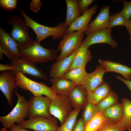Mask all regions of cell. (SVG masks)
I'll use <instances>...</instances> for the list:
<instances>
[{"label": "cell", "instance_id": "cell-1", "mask_svg": "<svg viewBox=\"0 0 131 131\" xmlns=\"http://www.w3.org/2000/svg\"><path fill=\"white\" fill-rule=\"evenodd\" d=\"M18 49L21 57L34 64L53 60L57 57L58 52L57 49L43 47L36 40L33 43L26 46H21L18 43Z\"/></svg>", "mask_w": 131, "mask_h": 131}, {"label": "cell", "instance_id": "cell-2", "mask_svg": "<svg viewBox=\"0 0 131 131\" xmlns=\"http://www.w3.org/2000/svg\"><path fill=\"white\" fill-rule=\"evenodd\" d=\"M19 12L24 18L26 25L34 31L36 36V39L39 43L47 37L51 36L55 40L63 37L67 28L63 23H61L55 27L45 26L35 21L28 16L22 8H18Z\"/></svg>", "mask_w": 131, "mask_h": 131}, {"label": "cell", "instance_id": "cell-3", "mask_svg": "<svg viewBox=\"0 0 131 131\" xmlns=\"http://www.w3.org/2000/svg\"><path fill=\"white\" fill-rule=\"evenodd\" d=\"M16 84L19 88L30 91L35 97L44 95L51 100L57 96L51 87L43 82L33 80L27 77L21 72L15 75Z\"/></svg>", "mask_w": 131, "mask_h": 131}, {"label": "cell", "instance_id": "cell-4", "mask_svg": "<svg viewBox=\"0 0 131 131\" xmlns=\"http://www.w3.org/2000/svg\"><path fill=\"white\" fill-rule=\"evenodd\" d=\"M15 92L17 98L16 106L8 115L0 116L1 123L4 127L7 129H9L15 123L17 124L21 123L27 117L29 101L16 91L15 90Z\"/></svg>", "mask_w": 131, "mask_h": 131}, {"label": "cell", "instance_id": "cell-5", "mask_svg": "<svg viewBox=\"0 0 131 131\" xmlns=\"http://www.w3.org/2000/svg\"><path fill=\"white\" fill-rule=\"evenodd\" d=\"M6 23L11 25L12 29L10 35L21 46L25 47L33 43L35 40L32 39L29 33V27L26 25L25 20L16 15L9 17Z\"/></svg>", "mask_w": 131, "mask_h": 131}, {"label": "cell", "instance_id": "cell-6", "mask_svg": "<svg viewBox=\"0 0 131 131\" xmlns=\"http://www.w3.org/2000/svg\"><path fill=\"white\" fill-rule=\"evenodd\" d=\"M84 37V33L79 31L65 34L58 46L57 49L61 53L56 58V61L69 56L77 49L81 46Z\"/></svg>", "mask_w": 131, "mask_h": 131}, {"label": "cell", "instance_id": "cell-7", "mask_svg": "<svg viewBox=\"0 0 131 131\" xmlns=\"http://www.w3.org/2000/svg\"><path fill=\"white\" fill-rule=\"evenodd\" d=\"M73 107L68 96L58 95L51 100L49 111L50 114L58 119L62 125L71 113Z\"/></svg>", "mask_w": 131, "mask_h": 131}, {"label": "cell", "instance_id": "cell-8", "mask_svg": "<svg viewBox=\"0 0 131 131\" xmlns=\"http://www.w3.org/2000/svg\"><path fill=\"white\" fill-rule=\"evenodd\" d=\"M17 125L34 131H56L58 127L57 118L52 117L50 118L35 117L25 120Z\"/></svg>", "mask_w": 131, "mask_h": 131}, {"label": "cell", "instance_id": "cell-9", "mask_svg": "<svg viewBox=\"0 0 131 131\" xmlns=\"http://www.w3.org/2000/svg\"><path fill=\"white\" fill-rule=\"evenodd\" d=\"M18 43L5 30L0 27V59H3V54L12 61L21 56L19 52Z\"/></svg>", "mask_w": 131, "mask_h": 131}, {"label": "cell", "instance_id": "cell-10", "mask_svg": "<svg viewBox=\"0 0 131 131\" xmlns=\"http://www.w3.org/2000/svg\"><path fill=\"white\" fill-rule=\"evenodd\" d=\"M51 101L46 96H31L29 101L27 117L29 118L37 116H42L47 118L52 117L49 111Z\"/></svg>", "mask_w": 131, "mask_h": 131}, {"label": "cell", "instance_id": "cell-11", "mask_svg": "<svg viewBox=\"0 0 131 131\" xmlns=\"http://www.w3.org/2000/svg\"><path fill=\"white\" fill-rule=\"evenodd\" d=\"M112 29L106 28L92 32L87 35L82 44L88 48L94 44L105 43L116 49L117 47L118 43L114 40L112 37Z\"/></svg>", "mask_w": 131, "mask_h": 131}, {"label": "cell", "instance_id": "cell-12", "mask_svg": "<svg viewBox=\"0 0 131 131\" xmlns=\"http://www.w3.org/2000/svg\"><path fill=\"white\" fill-rule=\"evenodd\" d=\"M10 65L14 68L11 71L15 75L19 72L40 78L44 80L47 79L45 74L33 64L27 61L23 57L14 60Z\"/></svg>", "mask_w": 131, "mask_h": 131}, {"label": "cell", "instance_id": "cell-13", "mask_svg": "<svg viewBox=\"0 0 131 131\" xmlns=\"http://www.w3.org/2000/svg\"><path fill=\"white\" fill-rule=\"evenodd\" d=\"M18 87L15 75L11 71H1L0 75V90L6 97L9 105L13 104V97Z\"/></svg>", "mask_w": 131, "mask_h": 131}, {"label": "cell", "instance_id": "cell-14", "mask_svg": "<svg viewBox=\"0 0 131 131\" xmlns=\"http://www.w3.org/2000/svg\"><path fill=\"white\" fill-rule=\"evenodd\" d=\"M97 8V5L95 4L92 7L88 8L67 28L65 34L75 31H80L85 33L88 29L92 17L96 13Z\"/></svg>", "mask_w": 131, "mask_h": 131}, {"label": "cell", "instance_id": "cell-15", "mask_svg": "<svg viewBox=\"0 0 131 131\" xmlns=\"http://www.w3.org/2000/svg\"><path fill=\"white\" fill-rule=\"evenodd\" d=\"M110 6H106L101 9L96 18L89 24L85 34L87 35L93 31L107 28L110 16Z\"/></svg>", "mask_w": 131, "mask_h": 131}, {"label": "cell", "instance_id": "cell-16", "mask_svg": "<svg viewBox=\"0 0 131 131\" xmlns=\"http://www.w3.org/2000/svg\"><path fill=\"white\" fill-rule=\"evenodd\" d=\"M106 72L103 66H97L94 71L87 74L82 86L87 91L94 90L103 82V76Z\"/></svg>", "mask_w": 131, "mask_h": 131}, {"label": "cell", "instance_id": "cell-17", "mask_svg": "<svg viewBox=\"0 0 131 131\" xmlns=\"http://www.w3.org/2000/svg\"><path fill=\"white\" fill-rule=\"evenodd\" d=\"M78 49L70 55L60 61H56L51 65L49 71V75L51 77H63L68 71L72 65Z\"/></svg>", "mask_w": 131, "mask_h": 131}, {"label": "cell", "instance_id": "cell-18", "mask_svg": "<svg viewBox=\"0 0 131 131\" xmlns=\"http://www.w3.org/2000/svg\"><path fill=\"white\" fill-rule=\"evenodd\" d=\"M49 81L52 84L51 88L57 95L68 96L76 85L73 81L63 77L51 78Z\"/></svg>", "mask_w": 131, "mask_h": 131}, {"label": "cell", "instance_id": "cell-19", "mask_svg": "<svg viewBox=\"0 0 131 131\" xmlns=\"http://www.w3.org/2000/svg\"><path fill=\"white\" fill-rule=\"evenodd\" d=\"M98 62L104 68L106 72H112L122 75L124 78L131 81V67L120 63L99 59Z\"/></svg>", "mask_w": 131, "mask_h": 131}, {"label": "cell", "instance_id": "cell-20", "mask_svg": "<svg viewBox=\"0 0 131 131\" xmlns=\"http://www.w3.org/2000/svg\"><path fill=\"white\" fill-rule=\"evenodd\" d=\"M68 96L74 108L83 109L88 102L87 91L81 85H76Z\"/></svg>", "mask_w": 131, "mask_h": 131}, {"label": "cell", "instance_id": "cell-21", "mask_svg": "<svg viewBox=\"0 0 131 131\" xmlns=\"http://www.w3.org/2000/svg\"><path fill=\"white\" fill-rule=\"evenodd\" d=\"M111 91L109 85L104 81L94 90L87 91L88 102L97 105Z\"/></svg>", "mask_w": 131, "mask_h": 131}, {"label": "cell", "instance_id": "cell-22", "mask_svg": "<svg viewBox=\"0 0 131 131\" xmlns=\"http://www.w3.org/2000/svg\"><path fill=\"white\" fill-rule=\"evenodd\" d=\"M91 58L90 51L88 48L81 44L77 50L68 71L75 68L85 67L86 64L91 60Z\"/></svg>", "mask_w": 131, "mask_h": 131}, {"label": "cell", "instance_id": "cell-23", "mask_svg": "<svg viewBox=\"0 0 131 131\" xmlns=\"http://www.w3.org/2000/svg\"><path fill=\"white\" fill-rule=\"evenodd\" d=\"M102 113L107 122L117 123L122 118V106L121 104L117 103L106 109Z\"/></svg>", "mask_w": 131, "mask_h": 131}, {"label": "cell", "instance_id": "cell-24", "mask_svg": "<svg viewBox=\"0 0 131 131\" xmlns=\"http://www.w3.org/2000/svg\"><path fill=\"white\" fill-rule=\"evenodd\" d=\"M121 102L123 115L121 119L117 123L125 130L131 126V101L124 98L122 99Z\"/></svg>", "mask_w": 131, "mask_h": 131}, {"label": "cell", "instance_id": "cell-25", "mask_svg": "<svg viewBox=\"0 0 131 131\" xmlns=\"http://www.w3.org/2000/svg\"><path fill=\"white\" fill-rule=\"evenodd\" d=\"M67 13L65 21L64 23L67 27L80 16L76 0H66Z\"/></svg>", "mask_w": 131, "mask_h": 131}, {"label": "cell", "instance_id": "cell-26", "mask_svg": "<svg viewBox=\"0 0 131 131\" xmlns=\"http://www.w3.org/2000/svg\"><path fill=\"white\" fill-rule=\"evenodd\" d=\"M85 68L82 67L73 68L68 71L63 77L73 81L76 85H82L87 74Z\"/></svg>", "mask_w": 131, "mask_h": 131}, {"label": "cell", "instance_id": "cell-27", "mask_svg": "<svg viewBox=\"0 0 131 131\" xmlns=\"http://www.w3.org/2000/svg\"><path fill=\"white\" fill-rule=\"evenodd\" d=\"M107 122L103 113L99 112L85 124L84 131H98Z\"/></svg>", "mask_w": 131, "mask_h": 131}, {"label": "cell", "instance_id": "cell-28", "mask_svg": "<svg viewBox=\"0 0 131 131\" xmlns=\"http://www.w3.org/2000/svg\"><path fill=\"white\" fill-rule=\"evenodd\" d=\"M118 96L114 92L111 91L96 106L100 112L102 113L107 108L118 103Z\"/></svg>", "mask_w": 131, "mask_h": 131}, {"label": "cell", "instance_id": "cell-29", "mask_svg": "<svg viewBox=\"0 0 131 131\" xmlns=\"http://www.w3.org/2000/svg\"><path fill=\"white\" fill-rule=\"evenodd\" d=\"M80 110V109L74 108L66 120L62 124L58 127L56 131H72Z\"/></svg>", "mask_w": 131, "mask_h": 131}, {"label": "cell", "instance_id": "cell-30", "mask_svg": "<svg viewBox=\"0 0 131 131\" xmlns=\"http://www.w3.org/2000/svg\"><path fill=\"white\" fill-rule=\"evenodd\" d=\"M83 109L81 118L85 124L99 112L96 105L89 102Z\"/></svg>", "mask_w": 131, "mask_h": 131}, {"label": "cell", "instance_id": "cell-31", "mask_svg": "<svg viewBox=\"0 0 131 131\" xmlns=\"http://www.w3.org/2000/svg\"><path fill=\"white\" fill-rule=\"evenodd\" d=\"M128 20L124 18L120 12L110 16L107 28L112 29L114 27L120 25L125 26Z\"/></svg>", "mask_w": 131, "mask_h": 131}, {"label": "cell", "instance_id": "cell-32", "mask_svg": "<svg viewBox=\"0 0 131 131\" xmlns=\"http://www.w3.org/2000/svg\"><path fill=\"white\" fill-rule=\"evenodd\" d=\"M17 1L16 0H0V6L4 10L9 11H13L16 8Z\"/></svg>", "mask_w": 131, "mask_h": 131}, {"label": "cell", "instance_id": "cell-33", "mask_svg": "<svg viewBox=\"0 0 131 131\" xmlns=\"http://www.w3.org/2000/svg\"><path fill=\"white\" fill-rule=\"evenodd\" d=\"M124 130L117 123L107 122L98 131H124Z\"/></svg>", "mask_w": 131, "mask_h": 131}, {"label": "cell", "instance_id": "cell-34", "mask_svg": "<svg viewBox=\"0 0 131 131\" xmlns=\"http://www.w3.org/2000/svg\"><path fill=\"white\" fill-rule=\"evenodd\" d=\"M121 1L123 3V6L122 10L120 12L125 19L130 20L131 18V1Z\"/></svg>", "mask_w": 131, "mask_h": 131}, {"label": "cell", "instance_id": "cell-35", "mask_svg": "<svg viewBox=\"0 0 131 131\" xmlns=\"http://www.w3.org/2000/svg\"><path fill=\"white\" fill-rule=\"evenodd\" d=\"M94 0H76L80 14H83L88 8L89 6L95 1Z\"/></svg>", "mask_w": 131, "mask_h": 131}, {"label": "cell", "instance_id": "cell-36", "mask_svg": "<svg viewBox=\"0 0 131 131\" xmlns=\"http://www.w3.org/2000/svg\"><path fill=\"white\" fill-rule=\"evenodd\" d=\"M42 5V3L41 0H32L30 1L29 9L37 13L40 10Z\"/></svg>", "mask_w": 131, "mask_h": 131}, {"label": "cell", "instance_id": "cell-37", "mask_svg": "<svg viewBox=\"0 0 131 131\" xmlns=\"http://www.w3.org/2000/svg\"><path fill=\"white\" fill-rule=\"evenodd\" d=\"M85 125L81 117L76 121L72 131H84Z\"/></svg>", "mask_w": 131, "mask_h": 131}, {"label": "cell", "instance_id": "cell-38", "mask_svg": "<svg viewBox=\"0 0 131 131\" xmlns=\"http://www.w3.org/2000/svg\"><path fill=\"white\" fill-rule=\"evenodd\" d=\"M115 77L118 80L120 81L125 84L131 92V81L126 80L120 76L116 75Z\"/></svg>", "mask_w": 131, "mask_h": 131}, {"label": "cell", "instance_id": "cell-39", "mask_svg": "<svg viewBox=\"0 0 131 131\" xmlns=\"http://www.w3.org/2000/svg\"><path fill=\"white\" fill-rule=\"evenodd\" d=\"M14 69V68L10 65L0 64V71H12Z\"/></svg>", "mask_w": 131, "mask_h": 131}, {"label": "cell", "instance_id": "cell-40", "mask_svg": "<svg viewBox=\"0 0 131 131\" xmlns=\"http://www.w3.org/2000/svg\"><path fill=\"white\" fill-rule=\"evenodd\" d=\"M9 131H31L22 128L18 125L14 124L9 128Z\"/></svg>", "mask_w": 131, "mask_h": 131}, {"label": "cell", "instance_id": "cell-41", "mask_svg": "<svg viewBox=\"0 0 131 131\" xmlns=\"http://www.w3.org/2000/svg\"><path fill=\"white\" fill-rule=\"evenodd\" d=\"M129 34L130 41L131 42V20H128L125 26Z\"/></svg>", "mask_w": 131, "mask_h": 131}, {"label": "cell", "instance_id": "cell-42", "mask_svg": "<svg viewBox=\"0 0 131 131\" xmlns=\"http://www.w3.org/2000/svg\"><path fill=\"white\" fill-rule=\"evenodd\" d=\"M0 131H7V129L4 127L0 129Z\"/></svg>", "mask_w": 131, "mask_h": 131}, {"label": "cell", "instance_id": "cell-43", "mask_svg": "<svg viewBox=\"0 0 131 131\" xmlns=\"http://www.w3.org/2000/svg\"><path fill=\"white\" fill-rule=\"evenodd\" d=\"M128 131H131V126L127 129Z\"/></svg>", "mask_w": 131, "mask_h": 131}]
</instances>
